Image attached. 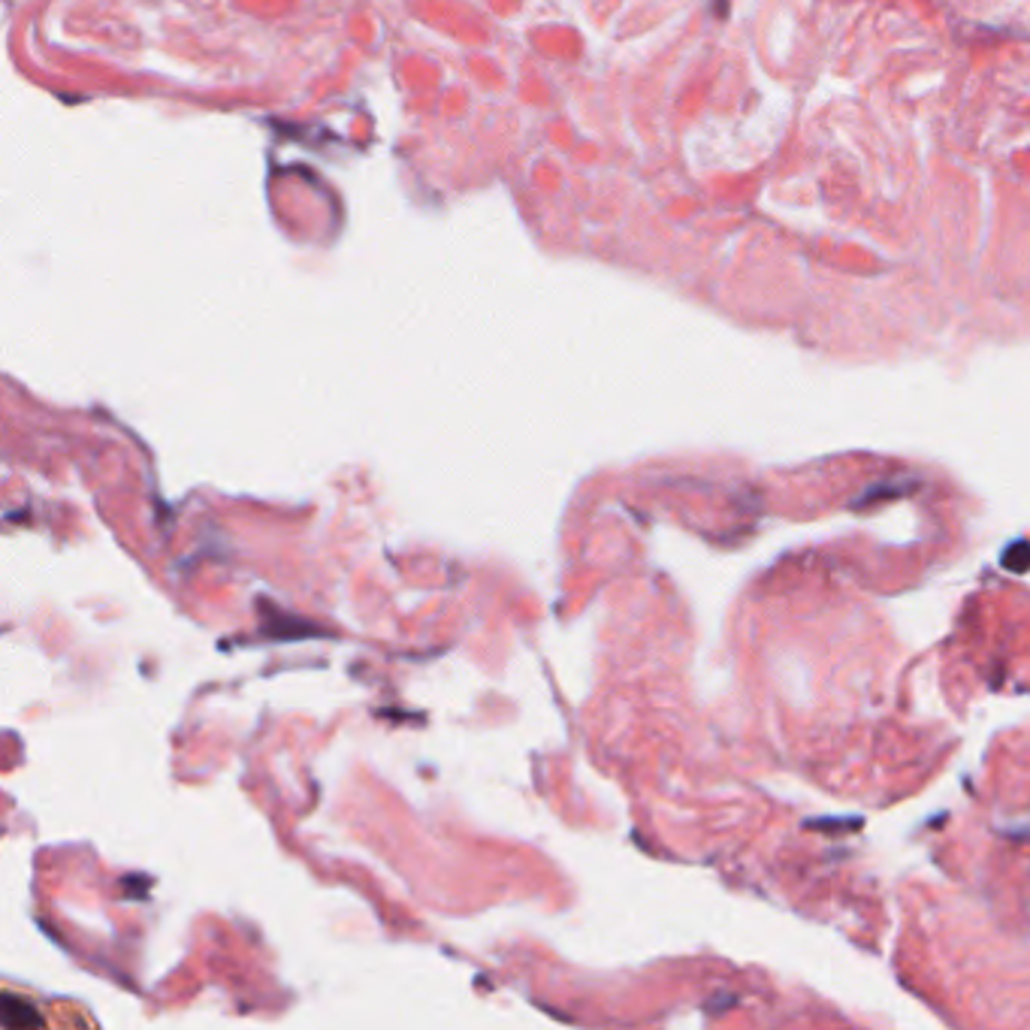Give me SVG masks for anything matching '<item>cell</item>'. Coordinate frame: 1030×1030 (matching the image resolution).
Wrapping results in <instances>:
<instances>
[]
</instances>
